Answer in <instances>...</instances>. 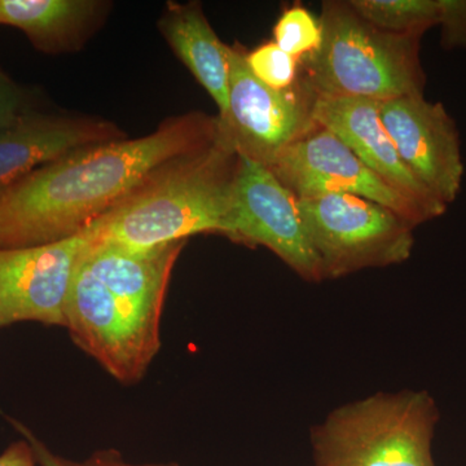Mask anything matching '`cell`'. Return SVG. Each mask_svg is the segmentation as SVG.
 I'll return each mask as SVG.
<instances>
[{
	"mask_svg": "<svg viewBox=\"0 0 466 466\" xmlns=\"http://www.w3.org/2000/svg\"><path fill=\"white\" fill-rule=\"evenodd\" d=\"M218 131V116L189 112L146 137L95 144L39 168L0 201V249L51 244L84 231L153 171L213 142Z\"/></svg>",
	"mask_w": 466,
	"mask_h": 466,
	"instance_id": "1",
	"label": "cell"
},
{
	"mask_svg": "<svg viewBox=\"0 0 466 466\" xmlns=\"http://www.w3.org/2000/svg\"><path fill=\"white\" fill-rule=\"evenodd\" d=\"M94 242L73 278L66 328L116 381L135 383L161 348L168 281L187 241L137 253Z\"/></svg>",
	"mask_w": 466,
	"mask_h": 466,
	"instance_id": "2",
	"label": "cell"
},
{
	"mask_svg": "<svg viewBox=\"0 0 466 466\" xmlns=\"http://www.w3.org/2000/svg\"><path fill=\"white\" fill-rule=\"evenodd\" d=\"M238 162L219 126L213 142L162 165L91 223L94 244L137 253L195 235L228 238Z\"/></svg>",
	"mask_w": 466,
	"mask_h": 466,
	"instance_id": "3",
	"label": "cell"
},
{
	"mask_svg": "<svg viewBox=\"0 0 466 466\" xmlns=\"http://www.w3.org/2000/svg\"><path fill=\"white\" fill-rule=\"evenodd\" d=\"M321 42L299 58L300 78L315 95L381 101L425 95L419 35L382 32L348 2H324Z\"/></svg>",
	"mask_w": 466,
	"mask_h": 466,
	"instance_id": "4",
	"label": "cell"
},
{
	"mask_svg": "<svg viewBox=\"0 0 466 466\" xmlns=\"http://www.w3.org/2000/svg\"><path fill=\"white\" fill-rule=\"evenodd\" d=\"M438 416L426 391L379 392L337 408L312 429L315 466H435Z\"/></svg>",
	"mask_w": 466,
	"mask_h": 466,
	"instance_id": "5",
	"label": "cell"
},
{
	"mask_svg": "<svg viewBox=\"0 0 466 466\" xmlns=\"http://www.w3.org/2000/svg\"><path fill=\"white\" fill-rule=\"evenodd\" d=\"M324 279L406 262L415 245L410 225L390 208L348 193L299 200Z\"/></svg>",
	"mask_w": 466,
	"mask_h": 466,
	"instance_id": "6",
	"label": "cell"
},
{
	"mask_svg": "<svg viewBox=\"0 0 466 466\" xmlns=\"http://www.w3.org/2000/svg\"><path fill=\"white\" fill-rule=\"evenodd\" d=\"M247 51L228 46V108L217 116L220 130L238 156L269 167L288 147L311 133L315 94L299 76L287 90H272L245 63Z\"/></svg>",
	"mask_w": 466,
	"mask_h": 466,
	"instance_id": "7",
	"label": "cell"
},
{
	"mask_svg": "<svg viewBox=\"0 0 466 466\" xmlns=\"http://www.w3.org/2000/svg\"><path fill=\"white\" fill-rule=\"evenodd\" d=\"M229 225V240L265 247L305 280H323L296 196L268 167L244 156L233 186Z\"/></svg>",
	"mask_w": 466,
	"mask_h": 466,
	"instance_id": "8",
	"label": "cell"
},
{
	"mask_svg": "<svg viewBox=\"0 0 466 466\" xmlns=\"http://www.w3.org/2000/svg\"><path fill=\"white\" fill-rule=\"evenodd\" d=\"M94 240L90 225L51 244L0 249V328L21 321L66 328L73 278Z\"/></svg>",
	"mask_w": 466,
	"mask_h": 466,
	"instance_id": "9",
	"label": "cell"
},
{
	"mask_svg": "<svg viewBox=\"0 0 466 466\" xmlns=\"http://www.w3.org/2000/svg\"><path fill=\"white\" fill-rule=\"evenodd\" d=\"M297 200L348 193L390 208L415 227L424 211L380 179L339 137L317 126L267 167Z\"/></svg>",
	"mask_w": 466,
	"mask_h": 466,
	"instance_id": "10",
	"label": "cell"
},
{
	"mask_svg": "<svg viewBox=\"0 0 466 466\" xmlns=\"http://www.w3.org/2000/svg\"><path fill=\"white\" fill-rule=\"evenodd\" d=\"M379 106L383 127L410 173L441 204L455 202L464 162L458 126L443 104L410 95L381 101Z\"/></svg>",
	"mask_w": 466,
	"mask_h": 466,
	"instance_id": "11",
	"label": "cell"
},
{
	"mask_svg": "<svg viewBox=\"0 0 466 466\" xmlns=\"http://www.w3.org/2000/svg\"><path fill=\"white\" fill-rule=\"evenodd\" d=\"M125 137L106 119L29 110L0 128V201L39 168L86 147Z\"/></svg>",
	"mask_w": 466,
	"mask_h": 466,
	"instance_id": "12",
	"label": "cell"
},
{
	"mask_svg": "<svg viewBox=\"0 0 466 466\" xmlns=\"http://www.w3.org/2000/svg\"><path fill=\"white\" fill-rule=\"evenodd\" d=\"M312 116L319 126L339 137L380 179L424 211L429 220L446 213V205L401 162L383 127L379 101L315 95Z\"/></svg>",
	"mask_w": 466,
	"mask_h": 466,
	"instance_id": "13",
	"label": "cell"
},
{
	"mask_svg": "<svg viewBox=\"0 0 466 466\" xmlns=\"http://www.w3.org/2000/svg\"><path fill=\"white\" fill-rule=\"evenodd\" d=\"M109 8L100 0H0V25L21 30L38 51L66 54L84 47Z\"/></svg>",
	"mask_w": 466,
	"mask_h": 466,
	"instance_id": "14",
	"label": "cell"
},
{
	"mask_svg": "<svg viewBox=\"0 0 466 466\" xmlns=\"http://www.w3.org/2000/svg\"><path fill=\"white\" fill-rule=\"evenodd\" d=\"M159 32L177 57L208 92L219 115L228 108V46L214 32L200 3H167L158 20Z\"/></svg>",
	"mask_w": 466,
	"mask_h": 466,
	"instance_id": "15",
	"label": "cell"
},
{
	"mask_svg": "<svg viewBox=\"0 0 466 466\" xmlns=\"http://www.w3.org/2000/svg\"><path fill=\"white\" fill-rule=\"evenodd\" d=\"M355 12L382 32L424 35L440 24V0H349Z\"/></svg>",
	"mask_w": 466,
	"mask_h": 466,
	"instance_id": "16",
	"label": "cell"
},
{
	"mask_svg": "<svg viewBox=\"0 0 466 466\" xmlns=\"http://www.w3.org/2000/svg\"><path fill=\"white\" fill-rule=\"evenodd\" d=\"M274 36V43L279 48L291 56L302 58L320 45L321 26L308 9L294 5L279 18Z\"/></svg>",
	"mask_w": 466,
	"mask_h": 466,
	"instance_id": "17",
	"label": "cell"
},
{
	"mask_svg": "<svg viewBox=\"0 0 466 466\" xmlns=\"http://www.w3.org/2000/svg\"><path fill=\"white\" fill-rule=\"evenodd\" d=\"M245 63L258 81L272 90H287L299 75V58L279 48L274 42L245 54Z\"/></svg>",
	"mask_w": 466,
	"mask_h": 466,
	"instance_id": "18",
	"label": "cell"
},
{
	"mask_svg": "<svg viewBox=\"0 0 466 466\" xmlns=\"http://www.w3.org/2000/svg\"><path fill=\"white\" fill-rule=\"evenodd\" d=\"M11 424L14 425L18 433L23 435L24 440L29 441L39 466H179L177 462L134 464V462L126 461L124 456L116 450L97 451V452L92 453L90 458L84 460V461H75V460L66 459L52 452L38 437H35L30 431V429L21 424L20 421L11 420Z\"/></svg>",
	"mask_w": 466,
	"mask_h": 466,
	"instance_id": "19",
	"label": "cell"
},
{
	"mask_svg": "<svg viewBox=\"0 0 466 466\" xmlns=\"http://www.w3.org/2000/svg\"><path fill=\"white\" fill-rule=\"evenodd\" d=\"M441 43L444 50L466 47V0H440Z\"/></svg>",
	"mask_w": 466,
	"mask_h": 466,
	"instance_id": "20",
	"label": "cell"
},
{
	"mask_svg": "<svg viewBox=\"0 0 466 466\" xmlns=\"http://www.w3.org/2000/svg\"><path fill=\"white\" fill-rule=\"evenodd\" d=\"M34 108L35 106L29 92L0 67V128L15 124Z\"/></svg>",
	"mask_w": 466,
	"mask_h": 466,
	"instance_id": "21",
	"label": "cell"
},
{
	"mask_svg": "<svg viewBox=\"0 0 466 466\" xmlns=\"http://www.w3.org/2000/svg\"><path fill=\"white\" fill-rule=\"evenodd\" d=\"M35 455L29 441L21 440L9 444L0 453V466H36Z\"/></svg>",
	"mask_w": 466,
	"mask_h": 466,
	"instance_id": "22",
	"label": "cell"
}]
</instances>
